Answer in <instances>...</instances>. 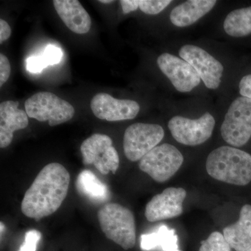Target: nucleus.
I'll use <instances>...</instances> for the list:
<instances>
[{"label": "nucleus", "instance_id": "nucleus-2", "mask_svg": "<svg viewBox=\"0 0 251 251\" xmlns=\"http://www.w3.org/2000/svg\"><path fill=\"white\" fill-rule=\"evenodd\" d=\"M206 170L218 181L246 186L251 181V155L234 147H221L209 153Z\"/></svg>", "mask_w": 251, "mask_h": 251}, {"label": "nucleus", "instance_id": "nucleus-20", "mask_svg": "<svg viewBox=\"0 0 251 251\" xmlns=\"http://www.w3.org/2000/svg\"><path fill=\"white\" fill-rule=\"evenodd\" d=\"M224 30L233 37L251 34V6L234 10L227 15L224 23Z\"/></svg>", "mask_w": 251, "mask_h": 251}, {"label": "nucleus", "instance_id": "nucleus-17", "mask_svg": "<svg viewBox=\"0 0 251 251\" xmlns=\"http://www.w3.org/2000/svg\"><path fill=\"white\" fill-rule=\"evenodd\" d=\"M216 4L215 0H189L171 11V23L179 27H188L205 16Z\"/></svg>", "mask_w": 251, "mask_h": 251}, {"label": "nucleus", "instance_id": "nucleus-13", "mask_svg": "<svg viewBox=\"0 0 251 251\" xmlns=\"http://www.w3.org/2000/svg\"><path fill=\"white\" fill-rule=\"evenodd\" d=\"M186 197L183 188L170 187L153 196L147 204L145 215L150 222L178 217L183 213V202Z\"/></svg>", "mask_w": 251, "mask_h": 251}, {"label": "nucleus", "instance_id": "nucleus-8", "mask_svg": "<svg viewBox=\"0 0 251 251\" xmlns=\"http://www.w3.org/2000/svg\"><path fill=\"white\" fill-rule=\"evenodd\" d=\"M164 135L160 125L135 123L129 126L124 136L125 156L130 161H140L161 143Z\"/></svg>", "mask_w": 251, "mask_h": 251}, {"label": "nucleus", "instance_id": "nucleus-29", "mask_svg": "<svg viewBox=\"0 0 251 251\" xmlns=\"http://www.w3.org/2000/svg\"><path fill=\"white\" fill-rule=\"evenodd\" d=\"M11 34V29L9 25L4 20H0V44L9 39Z\"/></svg>", "mask_w": 251, "mask_h": 251}, {"label": "nucleus", "instance_id": "nucleus-12", "mask_svg": "<svg viewBox=\"0 0 251 251\" xmlns=\"http://www.w3.org/2000/svg\"><path fill=\"white\" fill-rule=\"evenodd\" d=\"M91 109L97 118L108 122L132 120L138 115L140 105L129 99H117L107 93L96 94L91 100Z\"/></svg>", "mask_w": 251, "mask_h": 251}, {"label": "nucleus", "instance_id": "nucleus-3", "mask_svg": "<svg viewBox=\"0 0 251 251\" xmlns=\"http://www.w3.org/2000/svg\"><path fill=\"white\" fill-rule=\"evenodd\" d=\"M98 219L108 239L125 250L134 247L136 227L134 216L129 209L117 203H108L99 211Z\"/></svg>", "mask_w": 251, "mask_h": 251}, {"label": "nucleus", "instance_id": "nucleus-19", "mask_svg": "<svg viewBox=\"0 0 251 251\" xmlns=\"http://www.w3.org/2000/svg\"><path fill=\"white\" fill-rule=\"evenodd\" d=\"M77 191L94 201H105L109 197L106 185L102 183L90 171L81 172L76 180Z\"/></svg>", "mask_w": 251, "mask_h": 251}, {"label": "nucleus", "instance_id": "nucleus-14", "mask_svg": "<svg viewBox=\"0 0 251 251\" xmlns=\"http://www.w3.org/2000/svg\"><path fill=\"white\" fill-rule=\"evenodd\" d=\"M18 101L6 100L0 104V148L9 146L15 131L27 128V112L18 109Z\"/></svg>", "mask_w": 251, "mask_h": 251}, {"label": "nucleus", "instance_id": "nucleus-6", "mask_svg": "<svg viewBox=\"0 0 251 251\" xmlns=\"http://www.w3.org/2000/svg\"><path fill=\"white\" fill-rule=\"evenodd\" d=\"M184 156L171 144L157 146L147 153L139 163V168L157 182H166L179 171Z\"/></svg>", "mask_w": 251, "mask_h": 251}, {"label": "nucleus", "instance_id": "nucleus-5", "mask_svg": "<svg viewBox=\"0 0 251 251\" xmlns=\"http://www.w3.org/2000/svg\"><path fill=\"white\" fill-rule=\"evenodd\" d=\"M221 135L226 143L240 148L251 138V99L238 97L231 103L221 125Z\"/></svg>", "mask_w": 251, "mask_h": 251}, {"label": "nucleus", "instance_id": "nucleus-9", "mask_svg": "<svg viewBox=\"0 0 251 251\" xmlns=\"http://www.w3.org/2000/svg\"><path fill=\"white\" fill-rule=\"evenodd\" d=\"M215 119L206 112L197 120L175 116L168 122V128L176 141L188 146H197L211 138Z\"/></svg>", "mask_w": 251, "mask_h": 251}, {"label": "nucleus", "instance_id": "nucleus-28", "mask_svg": "<svg viewBox=\"0 0 251 251\" xmlns=\"http://www.w3.org/2000/svg\"><path fill=\"white\" fill-rule=\"evenodd\" d=\"M122 11L125 14L136 11L139 7V0H122L120 1Z\"/></svg>", "mask_w": 251, "mask_h": 251}, {"label": "nucleus", "instance_id": "nucleus-11", "mask_svg": "<svg viewBox=\"0 0 251 251\" xmlns=\"http://www.w3.org/2000/svg\"><path fill=\"white\" fill-rule=\"evenodd\" d=\"M163 74L180 92H189L201 82L194 68L184 59L170 53H163L157 59Z\"/></svg>", "mask_w": 251, "mask_h": 251}, {"label": "nucleus", "instance_id": "nucleus-1", "mask_svg": "<svg viewBox=\"0 0 251 251\" xmlns=\"http://www.w3.org/2000/svg\"><path fill=\"white\" fill-rule=\"evenodd\" d=\"M70 175L62 165L50 163L36 176L21 203L25 216L39 221L54 214L67 197Z\"/></svg>", "mask_w": 251, "mask_h": 251}, {"label": "nucleus", "instance_id": "nucleus-4", "mask_svg": "<svg viewBox=\"0 0 251 251\" xmlns=\"http://www.w3.org/2000/svg\"><path fill=\"white\" fill-rule=\"evenodd\" d=\"M28 117L39 122H49L54 126L72 120L75 115L74 106L49 92H38L25 103Z\"/></svg>", "mask_w": 251, "mask_h": 251}, {"label": "nucleus", "instance_id": "nucleus-16", "mask_svg": "<svg viewBox=\"0 0 251 251\" xmlns=\"http://www.w3.org/2000/svg\"><path fill=\"white\" fill-rule=\"evenodd\" d=\"M224 236L231 248L245 251L251 248V205L243 206L235 224L224 229Z\"/></svg>", "mask_w": 251, "mask_h": 251}, {"label": "nucleus", "instance_id": "nucleus-22", "mask_svg": "<svg viewBox=\"0 0 251 251\" xmlns=\"http://www.w3.org/2000/svg\"><path fill=\"white\" fill-rule=\"evenodd\" d=\"M171 3V0H139V9L145 14L156 15Z\"/></svg>", "mask_w": 251, "mask_h": 251}, {"label": "nucleus", "instance_id": "nucleus-23", "mask_svg": "<svg viewBox=\"0 0 251 251\" xmlns=\"http://www.w3.org/2000/svg\"><path fill=\"white\" fill-rule=\"evenodd\" d=\"M41 237V232L36 229L28 231L25 236L24 242L18 251H36Z\"/></svg>", "mask_w": 251, "mask_h": 251}, {"label": "nucleus", "instance_id": "nucleus-25", "mask_svg": "<svg viewBox=\"0 0 251 251\" xmlns=\"http://www.w3.org/2000/svg\"><path fill=\"white\" fill-rule=\"evenodd\" d=\"M47 67V64H46L42 55L38 56V57H29L26 60L27 70L28 72L34 73V74L42 72Z\"/></svg>", "mask_w": 251, "mask_h": 251}, {"label": "nucleus", "instance_id": "nucleus-21", "mask_svg": "<svg viewBox=\"0 0 251 251\" xmlns=\"http://www.w3.org/2000/svg\"><path fill=\"white\" fill-rule=\"evenodd\" d=\"M231 249L224 234L214 232L206 240L201 242L199 251H231Z\"/></svg>", "mask_w": 251, "mask_h": 251}, {"label": "nucleus", "instance_id": "nucleus-24", "mask_svg": "<svg viewBox=\"0 0 251 251\" xmlns=\"http://www.w3.org/2000/svg\"><path fill=\"white\" fill-rule=\"evenodd\" d=\"M62 52L58 47L49 45L46 47L42 57L48 66L54 65L60 62L62 57Z\"/></svg>", "mask_w": 251, "mask_h": 251}, {"label": "nucleus", "instance_id": "nucleus-10", "mask_svg": "<svg viewBox=\"0 0 251 251\" xmlns=\"http://www.w3.org/2000/svg\"><path fill=\"white\" fill-rule=\"evenodd\" d=\"M179 54L194 68L207 88L216 90L219 87L224 70L219 61L204 49L193 45L182 46Z\"/></svg>", "mask_w": 251, "mask_h": 251}, {"label": "nucleus", "instance_id": "nucleus-30", "mask_svg": "<svg viewBox=\"0 0 251 251\" xmlns=\"http://www.w3.org/2000/svg\"><path fill=\"white\" fill-rule=\"evenodd\" d=\"M99 2L103 3V4H111V3L114 2V1H110V0H100V1H99Z\"/></svg>", "mask_w": 251, "mask_h": 251}, {"label": "nucleus", "instance_id": "nucleus-26", "mask_svg": "<svg viewBox=\"0 0 251 251\" xmlns=\"http://www.w3.org/2000/svg\"><path fill=\"white\" fill-rule=\"evenodd\" d=\"M11 74V65L9 59L4 54H0V86L3 85L8 80Z\"/></svg>", "mask_w": 251, "mask_h": 251}, {"label": "nucleus", "instance_id": "nucleus-15", "mask_svg": "<svg viewBox=\"0 0 251 251\" xmlns=\"http://www.w3.org/2000/svg\"><path fill=\"white\" fill-rule=\"evenodd\" d=\"M54 9L66 26L73 32L87 34L92 27V20L77 0H54Z\"/></svg>", "mask_w": 251, "mask_h": 251}, {"label": "nucleus", "instance_id": "nucleus-7", "mask_svg": "<svg viewBox=\"0 0 251 251\" xmlns=\"http://www.w3.org/2000/svg\"><path fill=\"white\" fill-rule=\"evenodd\" d=\"M82 163L94 165L102 175L110 172L115 174L120 166V157L108 135L95 133L83 141L80 146Z\"/></svg>", "mask_w": 251, "mask_h": 251}, {"label": "nucleus", "instance_id": "nucleus-18", "mask_svg": "<svg viewBox=\"0 0 251 251\" xmlns=\"http://www.w3.org/2000/svg\"><path fill=\"white\" fill-rule=\"evenodd\" d=\"M161 247L163 251H181L178 246V236L175 229L161 226L151 233L143 234L140 238V248L149 251Z\"/></svg>", "mask_w": 251, "mask_h": 251}, {"label": "nucleus", "instance_id": "nucleus-31", "mask_svg": "<svg viewBox=\"0 0 251 251\" xmlns=\"http://www.w3.org/2000/svg\"><path fill=\"white\" fill-rule=\"evenodd\" d=\"M245 251H251V248H250V249H248V250Z\"/></svg>", "mask_w": 251, "mask_h": 251}, {"label": "nucleus", "instance_id": "nucleus-27", "mask_svg": "<svg viewBox=\"0 0 251 251\" xmlns=\"http://www.w3.org/2000/svg\"><path fill=\"white\" fill-rule=\"evenodd\" d=\"M239 92L243 97L251 99V75L243 77L239 82Z\"/></svg>", "mask_w": 251, "mask_h": 251}]
</instances>
